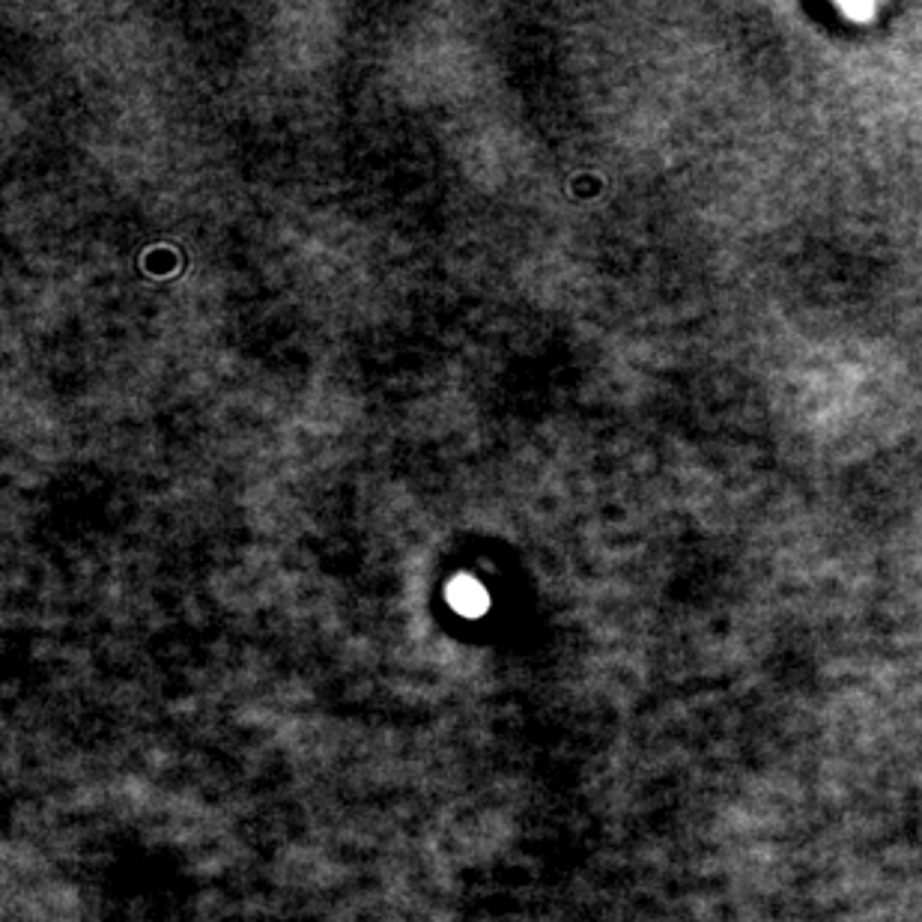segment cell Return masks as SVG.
<instances>
[{
    "label": "cell",
    "mask_w": 922,
    "mask_h": 922,
    "mask_svg": "<svg viewBox=\"0 0 922 922\" xmlns=\"http://www.w3.org/2000/svg\"><path fill=\"white\" fill-rule=\"evenodd\" d=\"M448 594H451V603L463 615H478L487 606V594H484V588L475 579H457Z\"/></svg>",
    "instance_id": "obj_1"
}]
</instances>
